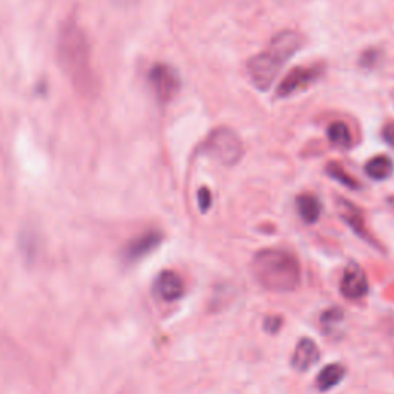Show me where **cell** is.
I'll return each mask as SVG.
<instances>
[{
	"label": "cell",
	"instance_id": "52a82bcc",
	"mask_svg": "<svg viewBox=\"0 0 394 394\" xmlns=\"http://www.w3.org/2000/svg\"><path fill=\"white\" fill-rule=\"evenodd\" d=\"M336 209L340 216V219L353 230V233L356 236H359L362 241L369 242L370 245H373L374 248H381V245L378 243V241H374V238L371 236V233L369 231L365 225V219H364V213L362 209L356 207L353 202L344 199V197H337L336 199Z\"/></svg>",
	"mask_w": 394,
	"mask_h": 394
},
{
	"label": "cell",
	"instance_id": "d6986e66",
	"mask_svg": "<svg viewBox=\"0 0 394 394\" xmlns=\"http://www.w3.org/2000/svg\"><path fill=\"white\" fill-rule=\"evenodd\" d=\"M280 327H282V318L270 316L264 322V330L270 332V335H276V332H279Z\"/></svg>",
	"mask_w": 394,
	"mask_h": 394
},
{
	"label": "cell",
	"instance_id": "8992f818",
	"mask_svg": "<svg viewBox=\"0 0 394 394\" xmlns=\"http://www.w3.org/2000/svg\"><path fill=\"white\" fill-rule=\"evenodd\" d=\"M323 74L322 65L297 66L291 73H288L280 85L277 86V98H290V95L303 91L316 83Z\"/></svg>",
	"mask_w": 394,
	"mask_h": 394
},
{
	"label": "cell",
	"instance_id": "9c48e42d",
	"mask_svg": "<svg viewBox=\"0 0 394 394\" xmlns=\"http://www.w3.org/2000/svg\"><path fill=\"white\" fill-rule=\"evenodd\" d=\"M154 293L165 302L179 301L185 294V284L176 271L163 270L154 280Z\"/></svg>",
	"mask_w": 394,
	"mask_h": 394
},
{
	"label": "cell",
	"instance_id": "ba28073f",
	"mask_svg": "<svg viewBox=\"0 0 394 394\" xmlns=\"http://www.w3.org/2000/svg\"><path fill=\"white\" fill-rule=\"evenodd\" d=\"M370 285L365 271L356 262H349L340 280V293L348 301H359L369 294Z\"/></svg>",
	"mask_w": 394,
	"mask_h": 394
},
{
	"label": "cell",
	"instance_id": "277c9868",
	"mask_svg": "<svg viewBox=\"0 0 394 394\" xmlns=\"http://www.w3.org/2000/svg\"><path fill=\"white\" fill-rule=\"evenodd\" d=\"M202 151L225 166L238 163L243 156V145L239 136L230 128H217L207 137Z\"/></svg>",
	"mask_w": 394,
	"mask_h": 394
},
{
	"label": "cell",
	"instance_id": "30bf717a",
	"mask_svg": "<svg viewBox=\"0 0 394 394\" xmlns=\"http://www.w3.org/2000/svg\"><path fill=\"white\" fill-rule=\"evenodd\" d=\"M162 239L163 238H162L161 231H157V230L146 231L144 234L137 236L136 239H133L127 245L124 256L128 262H136V260L144 259L145 256H148L150 253H153L157 247H159Z\"/></svg>",
	"mask_w": 394,
	"mask_h": 394
},
{
	"label": "cell",
	"instance_id": "ac0fdd59",
	"mask_svg": "<svg viewBox=\"0 0 394 394\" xmlns=\"http://www.w3.org/2000/svg\"><path fill=\"white\" fill-rule=\"evenodd\" d=\"M197 202L199 208L202 213H207L208 208L212 207V192L208 191V188H200L197 195Z\"/></svg>",
	"mask_w": 394,
	"mask_h": 394
},
{
	"label": "cell",
	"instance_id": "7a4b0ae2",
	"mask_svg": "<svg viewBox=\"0 0 394 394\" xmlns=\"http://www.w3.org/2000/svg\"><path fill=\"white\" fill-rule=\"evenodd\" d=\"M251 270L260 286L274 293H290L301 285L299 260L285 250L267 248L256 253Z\"/></svg>",
	"mask_w": 394,
	"mask_h": 394
},
{
	"label": "cell",
	"instance_id": "3957f363",
	"mask_svg": "<svg viewBox=\"0 0 394 394\" xmlns=\"http://www.w3.org/2000/svg\"><path fill=\"white\" fill-rule=\"evenodd\" d=\"M302 47V36L296 31H282L276 34L265 51L259 52L248 60L247 71L251 83L259 91H267L284 65L290 60L297 50Z\"/></svg>",
	"mask_w": 394,
	"mask_h": 394
},
{
	"label": "cell",
	"instance_id": "7c38bea8",
	"mask_svg": "<svg viewBox=\"0 0 394 394\" xmlns=\"http://www.w3.org/2000/svg\"><path fill=\"white\" fill-rule=\"evenodd\" d=\"M296 207H297V213H299L305 224H314L319 221L322 213V205L319 202V199L314 195L303 192V195L297 196Z\"/></svg>",
	"mask_w": 394,
	"mask_h": 394
},
{
	"label": "cell",
	"instance_id": "5b68a950",
	"mask_svg": "<svg viewBox=\"0 0 394 394\" xmlns=\"http://www.w3.org/2000/svg\"><path fill=\"white\" fill-rule=\"evenodd\" d=\"M154 95L161 103H168L180 90V79L176 69L166 64H156L148 74Z\"/></svg>",
	"mask_w": 394,
	"mask_h": 394
},
{
	"label": "cell",
	"instance_id": "2e32d148",
	"mask_svg": "<svg viewBox=\"0 0 394 394\" xmlns=\"http://www.w3.org/2000/svg\"><path fill=\"white\" fill-rule=\"evenodd\" d=\"M327 171H328V174L330 176L335 179V180H337V182H340L342 183V185H345V187H348V188H359L361 185H359V183L356 182V179L354 178H352L349 176L348 173H345V170L342 168V166L340 165H337V163H330L328 165V168H327Z\"/></svg>",
	"mask_w": 394,
	"mask_h": 394
},
{
	"label": "cell",
	"instance_id": "e0dca14e",
	"mask_svg": "<svg viewBox=\"0 0 394 394\" xmlns=\"http://www.w3.org/2000/svg\"><path fill=\"white\" fill-rule=\"evenodd\" d=\"M344 319V313L339 308H330L322 314L320 322L322 325H325L327 328H331L332 325H337V323Z\"/></svg>",
	"mask_w": 394,
	"mask_h": 394
},
{
	"label": "cell",
	"instance_id": "4fadbf2b",
	"mask_svg": "<svg viewBox=\"0 0 394 394\" xmlns=\"http://www.w3.org/2000/svg\"><path fill=\"white\" fill-rule=\"evenodd\" d=\"M345 378V369L339 364H330L323 366L316 378V387L319 391H328L342 382Z\"/></svg>",
	"mask_w": 394,
	"mask_h": 394
},
{
	"label": "cell",
	"instance_id": "8fae6325",
	"mask_svg": "<svg viewBox=\"0 0 394 394\" xmlns=\"http://www.w3.org/2000/svg\"><path fill=\"white\" fill-rule=\"evenodd\" d=\"M319 357H320V352L316 342L311 340L310 337H302L294 348L291 365L297 371H308L314 364H318Z\"/></svg>",
	"mask_w": 394,
	"mask_h": 394
},
{
	"label": "cell",
	"instance_id": "9a60e30c",
	"mask_svg": "<svg viewBox=\"0 0 394 394\" xmlns=\"http://www.w3.org/2000/svg\"><path fill=\"white\" fill-rule=\"evenodd\" d=\"M365 173L373 180H385L391 176L393 162L387 156H376L366 162Z\"/></svg>",
	"mask_w": 394,
	"mask_h": 394
},
{
	"label": "cell",
	"instance_id": "5bb4252c",
	"mask_svg": "<svg viewBox=\"0 0 394 394\" xmlns=\"http://www.w3.org/2000/svg\"><path fill=\"white\" fill-rule=\"evenodd\" d=\"M327 134L331 145L340 148V150H348L353 145L352 131H349V127L342 120H336L330 124Z\"/></svg>",
	"mask_w": 394,
	"mask_h": 394
},
{
	"label": "cell",
	"instance_id": "6da1fadb",
	"mask_svg": "<svg viewBox=\"0 0 394 394\" xmlns=\"http://www.w3.org/2000/svg\"><path fill=\"white\" fill-rule=\"evenodd\" d=\"M57 48L60 66L74 88L83 95H94L98 93V76L94 71L85 33L76 23H66L60 30Z\"/></svg>",
	"mask_w": 394,
	"mask_h": 394
},
{
	"label": "cell",
	"instance_id": "44dd1931",
	"mask_svg": "<svg viewBox=\"0 0 394 394\" xmlns=\"http://www.w3.org/2000/svg\"><path fill=\"white\" fill-rule=\"evenodd\" d=\"M388 205H390V208L394 212V195L388 197Z\"/></svg>",
	"mask_w": 394,
	"mask_h": 394
},
{
	"label": "cell",
	"instance_id": "ffe728a7",
	"mask_svg": "<svg viewBox=\"0 0 394 394\" xmlns=\"http://www.w3.org/2000/svg\"><path fill=\"white\" fill-rule=\"evenodd\" d=\"M382 139L387 142L391 148H394V120L385 124L382 128Z\"/></svg>",
	"mask_w": 394,
	"mask_h": 394
}]
</instances>
